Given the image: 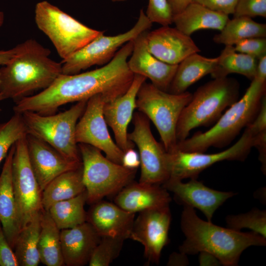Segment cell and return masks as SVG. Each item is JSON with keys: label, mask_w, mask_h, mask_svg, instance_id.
Instances as JSON below:
<instances>
[{"label": "cell", "mask_w": 266, "mask_h": 266, "mask_svg": "<svg viewBox=\"0 0 266 266\" xmlns=\"http://www.w3.org/2000/svg\"><path fill=\"white\" fill-rule=\"evenodd\" d=\"M133 41L124 44L110 62L100 68L74 74L62 73L47 88L15 102L14 112L50 115L64 104L88 100L96 95H101L105 102L120 97L134 78L128 65Z\"/></svg>", "instance_id": "obj_1"}, {"label": "cell", "mask_w": 266, "mask_h": 266, "mask_svg": "<svg viewBox=\"0 0 266 266\" xmlns=\"http://www.w3.org/2000/svg\"><path fill=\"white\" fill-rule=\"evenodd\" d=\"M15 47L14 55L0 67V93L15 102L47 88L62 70L61 63L50 58V50L35 39Z\"/></svg>", "instance_id": "obj_2"}, {"label": "cell", "mask_w": 266, "mask_h": 266, "mask_svg": "<svg viewBox=\"0 0 266 266\" xmlns=\"http://www.w3.org/2000/svg\"><path fill=\"white\" fill-rule=\"evenodd\" d=\"M180 225L185 239L179 246L180 252L186 255L207 252L225 266H237L241 254L248 247L266 244V238L255 232L243 233L204 221L190 206H184Z\"/></svg>", "instance_id": "obj_3"}, {"label": "cell", "mask_w": 266, "mask_h": 266, "mask_svg": "<svg viewBox=\"0 0 266 266\" xmlns=\"http://www.w3.org/2000/svg\"><path fill=\"white\" fill-rule=\"evenodd\" d=\"M266 91V81L254 78L242 98L230 106L210 129L178 141L176 149L186 152H204L210 147L222 148L230 144L253 120Z\"/></svg>", "instance_id": "obj_4"}, {"label": "cell", "mask_w": 266, "mask_h": 266, "mask_svg": "<svg viewBox=\"0 0 266 266\" xmlns=\"http://www.w3.org/2000/svg\"><path fill=\"white\" fill-rule=\"evenodd\" d=\"M239 88L237 80L227 77L214 78L199 87L179 116L177 142L187 138L193 129L215 123L224 110L238 100Z\"/></svg>", "instance_id": "obj_5"}, {"label": "cell", "mask_w": 266, "mask_h": 266, "mask_svg": "<svg viewBox=\"0 0 266 266\" xmlns=\"http://www.w3.org/2000/svg\"><path fill=\"white\" fill-rule=\"evenodd\" d=\"M88 100H83L58 113L42 115L31 111L22 113L28 134L45 141L63 156L81 162L75 138L76 126Z\"/></svg>", "instance_id": "obj_6"}, {"label": "cell", "mask_w": 266, "mask_h": 266, "mask_svg": "<svg viewBox=\"0 0 266 266\" xmlns=\"http://www.w3.org/2000/svg\"><path fill=\"white\" fill-rule=\"evenodd\" d=\"M192 97V94L188 91L172 94L145 81L138 90L136 108L153 123L167 152L176 148L177 122Z\"/></svg>", "instance_id": "obj_7"}, {"label": "cell", "mask_w": 266, "mask_h": 266, "mask_svg": "<svg viewBox=\"0 0 266 266\" xmlns=\"http://www.w3.org/2000/svg\"><path fill=\"white\" fill-rule=\"evenodd\" d=\"M78 146L89 203L116 195L133 181L136 169H129L111 161L100 149L90 145L79 143Z\"/></svg>", "instance_id": "obj_8"}, {"label": "cell", "mask_w": 266, "mask_h": 266, "mask_svg": "<svg viewBox=\"0 0 266 266\" xmlns=\"http://www.w3.org/2000/svg\"><path fill=\"white\" fill-rule=\"evenodd\" d=\"M35 22L65 60L84 47L102 32L91 29L47 1L38 2Z\"/></svg>", "instance_id": "obj_9"}, {"label": "cell", "mask_w": 266, "mask_h": 266, "mask_svg": "<svg viewBox=\"0 0 266 266\" xmlns=\"http://www.w3.org/2000/svg\"><path fill=\"white\" fill-rule=\"evenodd\" d=\"M152 24L143 9H141L137 21L127 32L114 36L104 35L102 32L84 47L62 60V73L74 74L95 65H106L121 47L148 30Z\"/></svg>", "instance_id": "obj_10"}, {"label": "cell", "mask_w": 266, "mask_h": 266, "mask_svg": "<svg viewBox=\"0 0 266 266\" xmlns=\"http://www.w3.org/2000/svg\"><path fill=\"white\" fill-rule=\"evenodd\" d=\"M26 135L15 143L12 163V185L20 231L43 209L42 191L29 161Z\"/></svg>", "instance_id": "obj_11"}, {"label": "cell", "mask_w": 266, "mask_h": 266, "mask_svg": "<svg viewBox=\"0 0 266 266\" xmlns=\"http://www.w3.org/2000/svg\"><path fill=\"white\" fill-rule=\"evenodd\" d=\"M253 134L246 127L237 142L218 153L186 152L176 148L167 152L168 179L182 180L197 178L201 171L217 162L225 160L244 161L253 147Z\"/></svg>", "instance_id": "obj_12"}, {"label": "cell", "mask_w": 266, "mask_h": 266, "mask_svg": "<svg viewBox=\"0 0 266 266\" xmlns=\"http://www.w3.org/2000/svg\"><path fill=\"white\" fill-rule=\"evenodd\" d=\"M133 131L128 138L138 148L140 161L139 182L160 185L169 177L167 152L153 136L149 119L142 113L133 114Z\"/></svg>", "instance_id": "obj_13"}, {"label": "cell", "mask_w": 266, "mask_h": 266, "mask_svg": "<svg viewBox=\"0 0 266 266\" xmlns=\"http://www.w3.org/2000/svg\"><path fill=\"white\" fill-rule=\"evenodd\" d=\"M105 102L100 94L88 99L76 124V141L78 144H87L100 149L107 158L122 165L124 152L113 140L108 132L103 112Z\"/></svg>", "instance_id": "obj_14"}, {"label": "cell", "mask_w": 266, "mask_h": 266, "mask_svg": "<svg viewBox=\"0 0 266 266\" xmlns=\"http://www.w3.org/2000/svg\"><path fill=\"white\" fill-rule=\"evenodd\" d=\"M169 205L139 212L130 238L140 243L148 263L159 264L164 247L168 243L171 222Z\"/></svg>", "instance_id": "obj_15"}, {"label": "cell", "mask_w": 266, "mask_h": 266, "mask_svg": "<svg viewBox=\"0 0 266 266\" xmlns=\"http://www.w3.org/2000/svg\"><path fill=\"white\" fill-rule=\"evenodd\" d=\"M29 161L41 190L55 178L82 166L70 160L49 144L31 134L26 135Z\"/></svg>", "instance_id": "obj_16"}, {"label": "cell", "mask_w": 266, "mask_h": 266, "mask_svg": "<svg viewBox=\"0 0 266 266\" xmlns=\"http://www.w3.org/2000/svg\"><path fill=\"white\" fill-rule=\"evenodd\" d=\"M163 184V187L166 190L174 194L177 202L199 209L209 222H211L215 211L228 199L236 194L232 192L211 189L197 178H191L187 183H183L182 180L168 179Z\"/></svg>", "instance_id": "obj_17"}, {"label": "cell", "mask_w": 266, "mask_h": 266, "mask_svg": "<svg viewBox=\"0 0 266 266\" xmlns=\"http://www.w3.org/2000/svg\"><path fill=\"white\" fill-rule=\"evenodd\" d=\"M146 80L145 77L135 74L128 90L120 97L105 102L103 106L106 123L114 133L116 143L123 152L134 147L128 138V128L136 108L137 93Z\"/></svg>", "instance_id": "obj_18"}, {"label": "cell", "mask_w": 266, "mask_h": 266, "mask_svg": "<svg viewBox=\"0 0 266 266\" xmlns=\"http://www.w3.org/2000/svg\"><path fill=\"white\" fill-rule=\"evenodd\" d=\"M146 42L153 55L171 65H178L188 56L200 51L190 35L169 26L148 31Z\"/></svg>", "instance_id": "obj_19"}, {"label": "cell", "mask_w": 266, "mask_h": 266, "mask_svg": "<svg viewBox=\"0 0 266 266\" xmlns=\"http://www.w3.org/2000/svg\"><path fill=\"white\" fill-rule=\"evenodd\" d=\"M148 31L143 32L133 40V49L128 65L134 74L149 79L155 87L167 92L178 65L165 63L149 52L146 42Z\"/></svg>", "instance_id": "obj_20"}, {"label": "cell", "mask_w": 266, "mask_h": 266, "mask_svg": "<svg viewBox=\"0 0 266 266\" xmlns=\"http://www.w3.org/2000/svg\"><path fill=\"white\" fill-rule=\"evenodd\" d=\"M87 212V222L101 236L126 239L130 238L135 214L122 209L115 203L99 200L92 204Z\"/></svg>", "instance_id": "obj_21"}, {"label": "cell", "mask_w": 266, "mask_h": 266, "mask_svg": "<svg viewBox=\"0 0 266 266\" xmlns=\"http://www.w3.org/2000/svg\"><path fill=\"white\" fill-rule=\"evenodd\" d=\"M101 237L87 221L74 227L61 230V243L65 265L83 266L88 264Z\"/></svg>", "instance_id": "obj_22"}, {"label": "cell", "mask_w": 266, "mask_h": 266, "mask_svg": "<svg viewBox=\"0 0 266 266\" xmlns=\"http://www.w3.org/2000/svg\"><path fill=\"white\" fill-rule=\"evenodd\" d=\"M171 200L168 191L160 185L133 181L116 195L114 203L135 214L169 205Z\"/></svg>", "instance_id": "obj_23"}, {"label": "cell", "mask_w": 266, "mask_h": 266, "mask_svg": "<svg viewBox=\"0 0 266 266\" xmlns=\"http://www.w3.org/2000/svg\"><path fill=\"white\" fill-rule=\"evenodd\" d=\"M15 144L9 150L0 174V222L5 236L14 249L20 232L12 179Z\"/></svg>", "instance_id": "obj_24"}, {"label": "cell", "mask_w": 266, "mask_h": 266, "mask_svg": "<svg viewBox=\"0 0 266 266\" xmlns=\"http://www.w3.org/2000/svg\"><path fill=\"white\" fill-rule=\"evenodd\" d=\"M229 19L228 15L192 2L182 11L173 16L172 23L178 30L190 36L200 30L221 31Z\"/></svg>", "instance_id": "obj_25"}, {"label": "cell", "mask_w": 266, "mask_h": 266, "mask_svg": "<svg viewBox=\"0 0 266 266\" xmlns=\"http://www.w3.org/2000/svg\"><path fill=\"white\" fill-rule=\"evenodd\" d=\"M218 57L207 58L194 53L186 57L178 65L168 90V92L179 94L187 91L192 84L215 70Z\"/></svg>", "instance_id": "obj_26"}, {"label": "cell", "mask_w": 266, "mask_h": 266, "mask_svg": "<svg viewBox=\"0 0 266 266\" xmlns=\"http://www.w3.org/2000/svg\"><path fill=\"white\" fill-rule=\"evenodd\" d=\"M85 191L82 165L59 175L46 186L42 192V208L47 211L55 203L72 198Z\"/></svg>", "instance_id": "obj_27"}, {"label": "cell", "mask_w": 266, "mask_h": 266, "mask_svg": "<svg viewBox=\"0 0 266 266\" xmlns=\"http://www.w3.org/2000/svg\"><path fill=\"white\" fill-rule=\"evenodd\" d=\"M60 231L48 211L43 209L40 214L38 250L40 262L47 266H65Z\"/></svg>", "instance_id": "obj_28"}, {"label": "cell", "mask_w": 266, "mask_h": 266, "mask_svg": "<svg viewBox=\"0 0 266 266\" xmlns=\"http://www.w3.org/2000/svg\"><path fill=\"white\" fill-rule=\"evenodd\" d=\"M257 62L254 57L235 51L233 45H226L211 75L213 78H219L237 73L252 80L256 76Z\"/></svg>", "instance_id": "obj_29"}, {"label": "cell", "mask_w": 266, "mask_h": 266, "mask_svg": "<svg viewBox=\"0 0 266 266\" xmlns=\"http://www.w3.org/2000/svg\"><path fill=\"white\" fill-rule=\"evenodd\" d=\"M257 37H266V25L256 22L249 17L239 16L229 19L213 40L225 46L234 45L244 39Z\"/></svg>", "instance_id": "obj_30"}, {"label": "cell", "mask_w": 266, "mask_h": 266, "mask_svg": "<svg viewBox=\"0 0 266 266\" xmlns=\"http://www.w3.org/2000/svg\"><path fill=\"white\" fill-rule=\"evenodd\" d=\"M87 201L85 191L72 198L55 203L47 211L60 230L69 229L86 222L84 205Z\"/></svg>", "instance_id": "obj_31"}, {"label": "cell", "mask_w": 266, "mask_h": 266, "mask_svg": "<svg viewBox=\"0 0 266 266\" xmlns=\"http://www.w3.org/2000/svg\"><path fill=\"white\" fill-rule=\"evenodd\" d=\"M41 211L36 214L19 233L14 248L19 266H37L40 262L38 243Z\"/></svg>", "instance_id": "obj_32"}, {"label": "cell", "mask_w": 266, "mask_h": 266, "mask_svg": "<svg viewBox=\"0 0 266 266\" xmlns=\"http://www.w3.org/2000/svg\"><path fill=\"white\" fill-rule=\"evenodd\" d=\"M27 134L22 114L14 113L7 121L0 124V164L11 147Z\"/></svg>", "instance_id": "obj_33"}, {"label": "cell", "mask_w": 266, "mask_h": 266, "mask_svg": "<svg viewBox=\"0 0 266 266\" xmlns=\"http://www.w3.org/2000/svg\"><path fill=\"white\" fill-rule=\"evenodd\" d=\"M228 228L237 231L247 228L266 238V211L258 208L238 215L228 216L226 218Z\"/></svg>", "instance_id": "obj_34"}, {"label": "cell", "mask_w": 266, "mask_h": 266, "mask_svg": "<svg viewBox=\"0 0 266 266\" xmlns=\"http://www.w3.org/2000/svg\"><path fill=\"white\" fill-rule=\"evenodd\" d=\"M125 239L102 236L94 250L88 264L90 266H108L119 256Z\"/></svg>", "instance_id": "obj_35"}, {"label": "cell", "mask_w": 266, "mask_h": 266, "mask_svg": "<svg viewBox=\"0 0 266 266\" xmlns=\"http://www.w3.org/2000/svg\"><path fill=\"white\" fill-rule=\"evenodd\" d=\"M145 14L152 23L163 26L172 23L173 15L167 0H148Z\"/></svg>", "instance_id": "obj_36"}, {"label": "cell", "mask_w": 266, "mask_h": 266, "mask_svg": "<svg viewBox=\"0 0 266 266\" xmlns=\"http://www.w3.org/2000/svg\"><path fill=\"white\" fill-rule=\"evenodd\" d=\"M235 51L258 60L266 55V37H251L238 41L234 45Z\"/></svg>", "instance_id": "obj_37"}, {"label": "cell", "mask_w": 266, "mask_h": 266, "mask_svg": "<svg viewBox=\"0 0 266 266\" xmlns=\"http://www.w3.org/2000/svg\"><path fill=\"white\" fill-rule=\"evenodd\" d=\"M234 17H266V0H237Z\"/></svg>", "instance_id": "obj_38"}, {"label": "cell", "mask_w": 266, "mask_h": 266, "mask_svg": "<svg viewBox=\"0 0 266 266\" xmlns=\"http://www.w3.org/2000/svg\"><path fill=\"white\" fill-rule=\"evenodd\" d=\"M193 2L229 16L234 14L237 0H194Z\"/></svg>", "instance_id": "obj_39"}, {"label": "cell", "mask_w": 266, "mask_h": 266, "mask_svg": "<svg viewBox=\"0 0 266 266\" xmlns=\"http://www.w3.org/2000/svg\"><path fill=\"white\" fill-rule=\"evenodd\" d=\"M13 249L5 236L0 222V266H19Z\"/></svg>", "instance_id": "obj_40"}, {"label": "cell", "mask_w": 266, "mask_h": 266, "mask_svg": "<svg viewBox=\"0 0 266 266\" xmlns=\"http://www.w3.org/2000/svg\"><path fill=\"white\" fill-rule=\"evenodd\" d=\"M255 135L258 133L266 131V96L262 97L260 106L253 120L246 127Z\"/></svg>", "instance_id": "obj_41"}, {"label": "cell", "mask_w": 266, "mask_h": 266, "mask_svg": "<svg viewBox=\"0 0 266 266\" xmlns=\"http://www.w3.org/2000/svg\"><path fill=\"white\" fill-rule=\"evenodd\" d=\"M253 147L259 151V159L261 163V170L266 173V131L262 132L253 136Z\"/></svg>", "instance_id": "obj_42"}, {"label": "cell", "mask_w": 266, "mask_h": 266, "mask_svg": "<svg viewBox=\"0 0 266 266\" xmlns=\"http://www.w3.org/2000/svg\"><path fill=\"white\" fill-rule=\"evenodd\" d=\"M140 164L139 154L133 149V148H130L124 152L122 165L129 169H137Z\"/></svg>", "instance_id": "obj_43"}, {"label": "cell", "mask_w": 266, "mask_h": 266, "mask_svg": "<svg viewBox=\"0 0 266 266\" xmlns=\"http://www.w3.org/2000/svg\"><path fill=\"white\" fill-rule=\"evenodd\" d=\"M199 263L200 266H219L221 263L213 255L205 252L200 253Z\"/></svg>", "instance_id": "obj_44"}, {"label": "cell", "mask_w": 266, "mask_h": 266, "mask_svg": "<svg viewBox=\"0 0 266 266\" xmlns=\"http://www.w3.org/2000/svg\"><path fill=\"white\" fill-rule=\"evenodd\" d=\"M173 15L179 13L194 0H167Z\"/></svg>", "instance_id": "obj_45"}, {"label": "cell", "mask_w": 266, "mask_h": 266, "mask_svg": "<svg viewBox=\"0 0 266 266\" xmlns=\"http://www.w3.org/2000/svg\"><path fill=\"white\" fill-rule=\"evenodd\" d=\"M255 78L261 81H266V55L258 60Z\"/></svg>", "instance_id": "obj_46"}, {"label": "cell", "mask_w": 266, "mask_h": 266, "mask_svg": "<svg viewBox=\"0 0 266 266\" xmlns=\"http://www.w3.org/2000/svg\"><path fill=\"white\" fill-rule=\"evenodd\" d=\"M188 263L186 255L180 252L172 253L167 264L168 266H183Z\"/></svg>", "instance_id": "obj_47"}, {"label": "cell", "mask_w": 266, "mask_h": 266, "mask_svg": "<svg viewBox=\"0 0 266 266\" xmlns=\"http://www.w3.org/2000/svg\"><path fill=\"white\" fill-rule=\"evenodd\" d=\"M15 51V47L8 50H0V66L6 64L14 55Z\"/></svg>", "instance_id": "obj_48"}, {"label": "cell", "mask_w": 266, "mask_h": 266, "mask_svg": "<svg viewBox=\"0 0 266 266\" xmlns=\"http://www.w3.org/2000/svg\"><path fill=\"white\" fill-rule=\"evenodd\" d=\"M4 13L2 11H0V27H1L2 26L4 22Z\"/></svg>", "instance_id": "obj_49"}, {"label": "cell", "mask_w": 266, "mask_h": 266, "mask_svg": "<svg viewBox=\"0 0 266 266\" xmlns=\"http://www.w3.org/2000/svg\"><path fill=\"white\" fill-rule=\"evenodd\" d=\"M4 100V99H3V98L2 96V95H1V94H0V102L2 100ZM1 110V108H0V111Z\"/></svg>", "instance_id": "obj_50"}, {"label": "cell", "mask_w": 266, "mask_h": 266, "mask_svg": "<svg viewBox=\"0 0 266 266\" xmlns=\"http://www.w3.org/2000/svg\"><path fill=\"white\" fill-rule=\"evenodd\" d=\"M111 0L113 2H116V1H126V0Z\"/></svg>", "instance_id": "obj_51"}]
</instances>
